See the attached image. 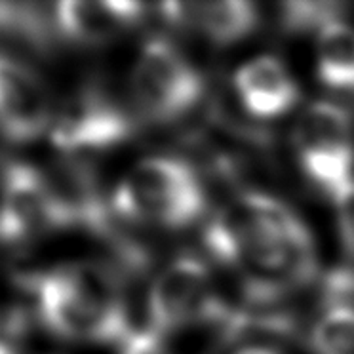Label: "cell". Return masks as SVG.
<instances>
[{
    "label": "cell",
    "instance_id": "obj_18",
    "mask_svg": "<svg viewBox=\"0 0 354 354\" xmlns=\"http://www.w3.org/2000/svg\"><path fill=\"white\" fill-rule=\"evenodd\" d=\"M333 204L337 208V227L341 242H343L348 257L354 259V183Z\"/></svg>",
    "mask_w": 354,
    "mask_h": 354
},
{
    "label": "cell",
    "instance_id": "obj_2",
    "mask_svg": "<svg viewBox=\"0 0 354 354\" xmlns=\"http://www.w3.org/2000/svg\"><path fill=\"white\" fill-rule=\"evenodd\" d=\"M35 313L50 333L78 343H120L131 331L118 272L71 263L29 274Z\"/></svg>",
    "mask_w": 354,
    "mask_h": 354
},
{
    "label": "cell",
    "instance_id": "obj_9",
    "mask_svg": "<svg viewBox=\"0 0 354 354\" xmlns=\"http://www.w3.org/2000/svg\"><path fill=\"white\" fill-rule=\"evenodd\" d=\"M54 109L46 86L27 65L0 55V133L29 143L50 131Z\"/></svg>",
    "mask_w": 354,
    "mask_h": 354
},
{
    "label": "cell",
    "instance_id": "obj_3",
    "mask_svg": "<svg viewBox=\"0 0 354 354\" xmlns=\"http://www.w3.org/2000/svg\"><path fill=\"white\" fill-rule=\"evenodd\" d=\"M208 208L198 171L183 158L156 154L139 160L111 196L116 217L136 225L177 231L191 227Z\"/></svg>",
    "mask_w": 354,
    "mask_h": 354
},
{
    "label": "cell",
    "instance_id": "obj_10",
    "mask_svg": "<svg viewBox=\"0 0 354 354\" xmlns=\"http://www.w3.org/2000/svg\"><path fill=\"white\" fill-rule=\"evenodd\" d=\"M232 86L242 109L259 122L282 118L301 97L293 73L277 55H257L244 63L234 73Z\"/></svg>",
    "mask_w": 354,
    "mask_h": 354
},
{
    "label": "cell",
    "instance_id": "obj_1",
    "mask_svg": "<svg viewBox=\"0 0 354 354\" xmlns=\"http://www.w3.org/2000/svg\"><path fill=\"white\" fill-rule=\"evenodd\" d=\"M209 255L239 274L248 303L270 307L316 277L315 239L286 202L242 191L209 219Z\"/></svg>",
    "mask_w": 354,
    "mask_h": 354
},
{
    "label": "cell",
    "instance_id": "obj_7",
    "mask_svg": "<svg viewBox=\"0 0 354 354\" xmlns=\"http://www.w3.org/2000/svg\"><path fill=\"white\" fill-rule=\"evenodd\" d=\"M128 109L97 84H86L54 111L50 138L63 156L105 153L133 136Z\"/></svg>",
    "mask_w": 354,
    "mask_h": 354
},
{
    "label": "cell",
    "instance_id": "obj_17",
    "mask_svg": "<svg viewBox=\"0 0 354 354\" xmlns=\"http://www.w3.org/2000/svg\"><path fill=\"white\" fill-rule=\"evenodd\" d=\"M120 354H176L168 345L166 339L156 335L149 328L145 330H131L120 341Z\"/></svg>",
    "mask_w": 354,
    "mask_h": 354
},
{
    "label": "cell",
    "instance_id": "obj_4",
    "mask_svg": "<svg viewBox=\"0 0 354 354\" xmlns=\"http://www.w3.org/2000/svg\"><path fill=\"white\" fill-rule=\"evenodd\" d=\"M147 316V328L164 339L202 326L232 335L236 310L225 305L206 263L194 255H179L154 278Z\"/></svg>",
    "mask_w": 354,
    "mask_h": 354
},
{
    "label": "cell",
    "instance_id": "obj_14",
    "mask_svg": "<svg viewBox=\"0 0 354 354\" xmlns=\"http://www.w3.org/2000/svg\"><path fill=\"white\" fill-rule=\"evenodd\" d=\"M308 343L315 354H354V303L328 301L310 328Z\"/></svg>",
    "mask_w": 354,
    "mask_h": 354
},
{
    "label": "cell",
    "instance_id": "obj_12",
    "mask_svg": "<svg viewBox=\"0 0 354 354\" xmlns=\"http://www.w3.org/2000/svg\"><path fill=\"white\" fill-rule=\"evenodd\" d=\"M160 12L171 25L196 32L214 46H232L259 25L257 6L244 0L169 2L162 4Z\"/></svg>",
    "mask_w": 354,
    "mask_h": 354
},
{
    "label": "cell",
    "instance_id": "obj_8",
    "mask_svg": "<svg viewBox=\"0 0 354 354\" xmlns=\"http://www.w3.org/2000/svg\"><path fill=\"white\" fill-rule=\"evenodd\" d=\"M59 229L62 216L44 171L25 162L8 160L0 193V244L27 246Z\"/></svg>",
    "mask_w": 354,
    "mask_h": 354
},
{
    "label": "cell",
    "instance_id": "obj_13",
    "mask_svg": "<svg viewBox=\"0 0 354 354\" xmlns=\"http://www.w3.org/2000/svg\"><path fill=\"white\" fill-rule=\"evenodd\" d=\"M316 77L328 90L354 93V27L335 19L318 31Z\"/></svg>",
    "mask_w": 354,
    "mask_h": 354
},
{
    "label": "cell",
    "instance_id": "obj_15",
    "mask_svg": "<svg viewBox=\"0 0 354 354\" xmlns=\"http://www.w3.org/2000/svg\"><path fill=\"white\" fill-rule=\"evenodd\" d=\"M29 301L32 303L29 277L0 267V337L19 343L35 308Z\"/></svg>",
    "mask_w": 354,
    "mask_h": 354
},
{
    "label": "cell",
    "instance_id": "obj_5",
    "mask_svg": "<svg viewBox=\"0 0 354 354\" xmlns=\"http://www.w3.org/2000/svg\"><path fill=\"white\" fill-rule=\"evenodd\" d=\"M130 92L139 116L154 124H174L201 105L206 80L181 48L164 37H151L133 62Z\"/></svg>",
    "mask_w": 354,
    "mask_h": 354
},
{
    "label": "cell",
    "instance_id": "obj_16",
    "mask_svg": "<svg viewBox=\"0 0 354 354\" xmlns=\"http://www.w3.org/2000/svg\"><path fill=\"white\" fill-rule=\"evenodd\" d=\"M345 10L341 2H288L282 4L280 24L290 32L320 31L331 21L341 19Z\"/></svg>",
    "mask_w": 354,
    "mask_h": 354
},
{
    "label": "cell",
    "instance_id": "obj_19",
    "mask_svg": "<svg viewBox=\"0 0 354 354\" xmlns=\"http://www.w3.org/2000/svg\"><path fill=\"white\" fill-rule=\"evenodd\" d=\"M234 354H282L278 348L269 345H248L244 348H240Z\"/></svg>",
    "mask_w": 354,
    "mask_h": 354
},
{
    "label": "cell",
    "instance_id": "obj_6",
    "mask_svg": "<svg viewBox=\"0 0 354 354\" xmlns=\"http://www.w3.org/2000/svg\"><path fill=\"white\" fill-rule=\"evenodd\" d=\"M293 153L303 176L335 202L354 183V120L331 101L310 103L295 122Z\"/></svg>",
    "mask_w": 354,
    "mask_h": 354
},
{
    "label": "cell",
    "instance_id": "obj_11",
    "mask_svg": "<svg viewBox=\"0 0 354 354\" xmlns=\"http://www.w3.org/2000/svg\"><path fill=\"white\" fill-rule=\"evenodd\" d=\"M145 17V6L133 2L69 0L55 4L57 32L80 46H101L131 31Z\"/></svg>",
    "mask_w": 354,
    "mask_h": 354
}]
</instances>
